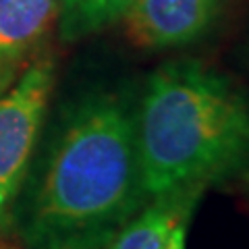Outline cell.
<instances>
[{
    "label": "cell",
    "instance_id": "6",
    "mask_svg": "<svg viewBox=\"0 0 249 249\" xmlns=\"http://www.w3.org/2000/svg\"><path fill=\"white\" fill-rule=\"evenodd\" d=\"M204 191L206 187H189L152 197L116 232L108 249H160L170 231L183 218H191Z\"/></svg>",
    "mask_w": 249,
    "mask_h": 249
},
{
    "label": "cell",
    "instance_id": "8",
    "mask_svg": "<svg viewBox=\"0 0 249 249\" xmlns=\"http://www.w3.org/2000/svg\"><path fill=\"white\" fill-rule=\"evenodd\" d=\"M189 222H191V218H183V220L170 231V235L166 237L164 245L160 249H187L185 245H187V229H189Z\"/></svg>",
    "mask_w": 249,
    "mask_h": 249
},
{
    "label": "cell",
    "instance_id": "9",
    "mask_svg": "<svg viewBox=\"0 0 249 249\" xmlns=\"http://www.w3.org/2000/svg\"><path fill=\"white\" fill-rule=\"evenodd\" d=\"M0 249H21V247H15L11 243H4V241H0Z\"/></svg>",
    "mask_w": 249,
    "mask_h": 249
},
{
    "label": "cell",
    "instance_id": "2",
    "mask_svg": "<svg viewBox=\"0 0 249 249\" xmlns=\"http://www.w3.org/2000/svg\"><path fill=\"white\" fill-rule=\"evenodd\" d=\"M150 197L208 187L249 158V106L227 77L193 58L170 60L147 79L133 116Z\"/></svg>",
    "mask_w": 249,
    "mask_h": 249
},
{
    "label": "cell",
    "instance_id": "1",
    "mask_svg": "<svg viewBox=\"0 0 249 249\" xmlns=\"http://www.w3.org/2000/svg\"><path fill=\"white\" fill-rule=\"evenodd\" d=\"M147 196L133 114L96 93L71 112L54 143L25 222L29 249H104Z\"/></svg>",
    "mask_w": 249,
    "mask_h": 249
},
{
    "label": "cell",
    "instance_id": "7",
    "mask_svg": "<svg viewBox=\"0 0 249 249\" xmlns=\"http://www.w3.org/2000/svg\"><path fill=\"white\" fill-rule=\"evenodd\" d=\"M133 0H60L58 34L65 42L81 40L121 21Z\"/></svg>",
    "mask_w": 249,
    "mask_h": 249
},
{
    "label": "cell",
    "instance_id": "3",
    "mask_svg": "<svg viewBox=\"0 0 249 249\" xmlns=\"http://www.w3.org/2000/svg\"><path fill=\"white\" fill-rule=\"evenodd\" d=\"M54 88V62L37 56L0 93V231L9 227Z\"/></svg>",
    "mask_w": 249,
    "mask_h": 249
},
{
    "label": "cell",
    "instance_id": "4",
    "mask_svg": "<svg viewBox=\"0 0 249 249\" xmlns=\"http://www.w3.org/2000/svg\"><path fill=\"white\" fill-rule=\"evenodd\" d=\"M218 13L220 0H133L121 21L133 46L162 50L199 40Z\"/></svg>",
    "mask_w": 249,
    "mask_h": 249
},
{
    "label": "cell",
    "instance_id": "5",
    "mask_svg": "<svg viewBox=\"0 0 249 249\" xmlns=\"http://www.w3.org/2000/svg\"><path fill=\"white\" fill-rule=\"evenodd\" d=\"M58 17L60 0H0V93L40 56Z\"/></svg>",
    "mask_w": 249,
    "mask_h": 249
}]
</instances>
